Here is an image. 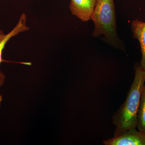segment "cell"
I'll use <instances>...</instances> for the list:
<instances>
[{
  "instance_id": "obj_1",
  "label": "cell",
  "mask_w": 145,
  "mask_h": 145,
  "mask_svg": "<svg viewBox=\"0 0 145 145\" xmlns=\"http://www.w3.org/2000/svg\"><path fill=\"white\" fill-rule=\"evenodd\" d=\"M135 77L125 100L112 117L115 126L114 136L127 130L137 128V112L141 92L145 81V71L140 64L135 66Z\"/></svg>"
},
{
  "instance_id": "obj_2",
  "label": "cell",
  "mask_w": 145,
  "mask_h": 145,
  "mask_svg": "<svg viewBox=\"0 0 145 145\" xmlns=\"http://www.w3.org/2000/svg\"><path fill=\"white\" fill-rule=\"evenodd\" d=\"M90 20L94 24L92 34L93 37L104 35V40L107 43L123 49L117 33L114 0H97Z\"/></svg>"
},
{
  "instance_id": "obj_3",
  "label": "cell",
  "mask_w": 145,
  "mask_h": 145,
  "mask_svg": "<svg viewBox=\"0 0 145 145\" xmlns=\"http://www.w3.org/2000/svg\"><path fill=\"white\" fill-rule=\"evenodd\" d=\"M105 145H145V135L137 128L127 130L120 135L104 140Z\"/></svg>"
},
{
  "instance_id": "obj_4",
  "label": "cell",
  "mask_w": 145,
  "mask_h": 145,
  "mask_svg": "<svg viewBox=\"0 0 145 145\" xmlns=\"http://www.w3.org/2000/svg\"><path fill=\"white\" fill-rule=\"evenodd\" d=\"M97 0H71L69 8L73 16L83 22L90 20Z\"/></svg>"
},
{
  "instance_id": "obj_5",
  "label": "cell",
  "mask_w": 145,
  "mask_h": 145,
  "mask_svg": "<svg viewBox=\"0 0 145 145\" xmlns=\"http://www.w3.org/2000/svg\"><path fill=\"white\" fill-rule=\"evenodd\" d=\"M27 18L24 13L21 14L18 24L10 32L0 37V64L2 61L3 51L7 43L12 37L16 36L21 32L29 30V27L27 25ZM5 80V76L0 71V87L3 85Z\"/></svg>"
},
{
  "instance_id": "obj_6",
  "label": "cell",
  "mask_w": 145,
  "mask_h": 145,
  "mask_svg": "<svg viewBox=\"0 0 145 145\" xmlns=\"http://www.w3.org/2000/svg\"><path fill=\"white\" fill-rule=\"evenodd\" d=\"M133 37L139 41L141 47L142 57L139 64L145 71V22L136 19L131 23Z\"/></svg>"
},
{
  "instance_id": "obj_7",
  "label": "cell",
  "mask_w": 145,
  "mask_h": 145,
  "mask_svg": "<svg viewBox=\"0 0 145 145\" xmlns=\"http://www.w3.org/2000/svg\"><path fill=\"white\" fill-rule=\"evenodd\" d=\"M137 128L138 130L145 135V81L143 85L140 104L137 112Z\"/></svg>"
},
{
  "instance_id": "obj_8",
  "label": "cell",
  "mask_w": 145,
  "mask_h": 145,
  "mask_svg": "<svg viewBox=\"0 0 145 145\" xmlns=\"http://www.w3.org/2000/svg\"><path fill=\"white\" fill-rule=\"evenodd\" d=\"M3 101V97L2 95L0 94V108H1V103Z\"/></svg>"
},
{
  "instance_id": "obj_9",
  "label": "cell",
  "mask_w": 145,
  "mask_h": 145,
  "mask_svg": "<svg viewBox=\"0 0 145 145\" xmlns=\"http://www.w3.org/2000/svg\"><path fill=\"white\" fill-rule=\"evenodd\" d=\"M5 34L4 33L3 31L1 29H0V37L2 36L3 35H4Z\"/></svg>"
}]
</instances>
